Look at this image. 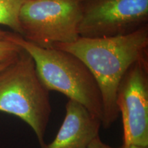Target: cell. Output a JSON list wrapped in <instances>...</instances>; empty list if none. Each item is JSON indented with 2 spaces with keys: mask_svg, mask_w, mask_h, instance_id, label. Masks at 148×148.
Wrapping results in <instances>:
<instances>
[{
  "mask_svg": "<svg viewBox=\"0 0 148 148\" xmlns=\"http://www.w3.org/2000/svg\"><path fill=\"white\" fill-rule=\"evenodd\" d=\"M53 48L72 53L91 71L100 89L103 101L102 127L108 128L117 119L118 86L134 62L148 58V24L126 35L103 38L79 36L69 43H56Z\"/></svg>",
  "mask_w": 148,
  "mask_h": 148,
  "instance_id": "obj_1",
  "label": "cell"
},
{
  "mask_svg": "<svg viewBox=\"0 0 148 148\" xmlns=\"http://www.w3.org/2000/svg\"><path fill=\"white\" fill-rule=\"evenodd\" d=\"M8 38L29 53L45 88L66 95L84 106L102 121L103 101L99 85L91 71L77 57L56 48H43L16 33Z\"/></svg>",
  "mask_w": 148,
  "mask_h": 148,
  "instance_id": "obj_2",
  "label": "cell"
},
{
  "mask_svg": "<svg viewBox=\"0 0 148 148\" xmlns=\"http://www.w3.org/2000/svg\"><path fill=\"white\" fill-rule=\"evenodd\" d=\"M49 90L38 77L34 61L22 49L0 71V112L17 116L34 131L40 147L51 112Z\"/></svg>",
  "mask_w": 148,
  "mask_h": 148,
  "instance_id": "obj_3",
  "label": "cell"
},
{
  "mask_svg": "<svg viewBox=\"0 0 148 148\" xmlns=\"http://www.w3.org/2000/svg\"><path fill=\"white\" fill-rule=\"evenodd\" d=\"M82 0H26L19 12L22 36L43 48L79 37Z\"/></svg>",
  "mask_w": 148,
  "mask_h": 148,
  "instance_id": "obj_4",
  "label": "cell"
},
{
  "mask_svg": "<svg viewBox=\"0 0 148 148\" xmlns=\"http://www.w3.org/2000/svg\"><path fill=\"white\" fill-rule=\"evenodd\" d=\"M148 24V0H82L79 36L126 35Z\"/></svg>",
  "mask_w": 148,
  "mask_h": 148,
  "instance_id": "obj_5",
  "label": "cell"
},
{
  "mask_svg": "<svg viewBox=\"0 0 148 148\" xmlns=\"http://www.w3.org/2000/svg\"><path fill=\"white\" fill-rule=\"evenodd\" d=\"M116 105L123 123L121 147H148V58L134 62L123 75Z\"/></svg>",
  "mask_w": 148,
  "mask_h": 148,
  "instance_id": "obj_6",
  "label": "cell"
},
{
  "mask_svg": "<svg viewBox=\"0 0 148 148\" xmlns=\"http://www.w3.org/2000/svg\"><path fill=\"white\" fill-rule=\"evenodd\" d=\"M101 120L77 101L69 99L62 125L53 141L43 148H86L99 136Z\"/></svg>",
  "mask_w": 148,
  "mask_h": 148,
  "instance_id": "obj_7",
  "label": "cell"
},
{
  "mask_svg": "<svg viewBox=\"0 0 148 148\" xmlns=\"http://www.w3.org/2000/svg\"><path fill=\"white\" fill-rule=\"evenodd\" d=\"M26 0H0V25H6L14 33L22 36L19 12Z\"/></svg>",
  "mask_w": 148,
  "mask_h": 148,
  "instance_id": "obj_8",
  "label": "cell"
},
{
  "mask_svg": "<svg viewBox=\"0 0 148 148\" xmlns=\"http://www.w3.org/2000/svg\"><path fill=\"white\" fill-rule=\"evenodd\" d=\"M8 32L0 29V63L14 60L22 48L8 38Z\"/></svg>",
  "mask_w": 148,
  "mask_h": 148,
  "instance_id": "obj_9",
  "label": "cell"
},
{
  "mask_svg": "<svg viewBox=\"0 0 148 148\" xmlns=\"http://www.w3.org/2000/svg\"><path fill=\"white\" fill-rule=\"evenodd\" d=\"M86 148H122V147H111L109 145H107L105 143H103L100 139L99 136H97V137L94 138L92 140V142L89 144V145Z\"/></svg>",
  "mask_w": 148,
  "mask_h": 148,
  "instance_id": "obj_10",
  "label": "cell"
},
{
  "mask_svg": "<svg viewBox=\"0 0 148 148\" xmlns=\"http://www.w3.org/2000/svg\"><path fill=\"white\" fill-rule=\"evenodd\" d=\"M16 57H17V56H16ZM14 59H15V58H14ZM14 60H10V61H7V62H1V63H0V71H1V70L4 69L5 66H8V64L11 63V62H12Z\"/></svg>",
  "mask_w": 148,
  "mask_h": 148,
  "instance_id": "obj_11",
  "label": "cell"
},
{
  "mask_svg": "<svg viewBox=\"0 0 148 148\" xmlns=\"http://www.w3.org/2000/svg\"><path fill=\"white\" fill-rule=\"evenodd\" d=\"M122 148H124L122 147ZM125 148H148V147H138V146H134V145H131L129 146V147H125Z\"/></svg>",
  "mask_w": 148,
  "mask_h": 148,
  "instance_id": "obj_12",
  "label": "cell"
}]
</instances>
